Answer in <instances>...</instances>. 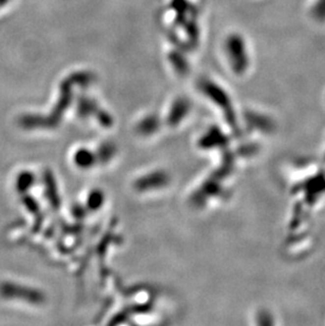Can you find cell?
Masks as SVG:
<instances>
[{
    "mask_svg": "<svg viewBox=\"0 0 325 326\" xmlns=\"http://www.w3.org/2000/svg\"><path fill=\"white\" fill-rule=\"evenodd\" d=\"M312 15L317 20H325V0H315L312 6Z\"/></svg>",
    "mask_w": 325,
    "mask_h": 326,
    "instance_id": "6da1fadb",
    "label": "cell"
}]
</instances>
